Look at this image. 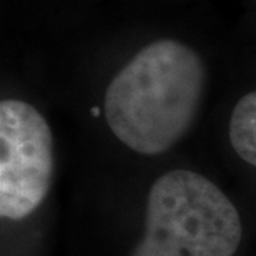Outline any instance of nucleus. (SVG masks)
Listing matches in <instances>:
<instances>
[{"mask_svg":"<svg viewBox=\"0 0 256 256\" xmlns=\"http://www.w3.org/2000/svg\"><path fill=\"white\" fill-rule=\"evenodd\" d=\"M206 66L190 45L160 38L145 45L106 86L112 133L140 155H160L190 130L202 105Z\"/></svg>","mask_w":256,"mask_h":256,"instance_id":"1","label":"nucleus"},{"mask_svg":"<svg viewBox=\"0 0 256 256\" xmlns=\"http://www.w3.org/2000/svg\"><path fill=\"white\" fill-rule=\"evenodd\" d=\"M242 238V218L226 194L196 172L173 170L152 185L130 256H234Z\"/></svg>","mask_w":256,"mask_h":256,"instance_id":"2","label":"nucleus"},{"mask_svg":"<svg viewBox=\"0 0 256 256\" xmlns=\"http://www.w3.org/2000/svg\"><path fill=\"white\" fill-rule=\"evenodd\" d=\"M54 136L45 116L17 98L0 104V216L24 220L47 198Z\"/></svg>","mask_w":256,"mask_h":256,"instance_id":"3","label":"nucleus"},{"mask_svg":"<svg viewBox=\"0 0 256 256\" xmlns=\"http://www.w3.org/2000/svg\"><path fill=\"white\" fill-rule=\"evenodd\" d=\"M228 135L236 155L256 168V90L236 102L230 116Z\"/></svg>","mask_w":256,"mask_h":256,"instance_id":"4","label":"nucleus"}]
</instances>
